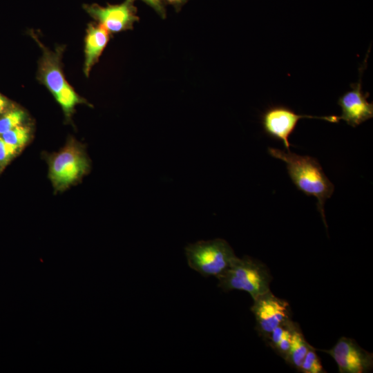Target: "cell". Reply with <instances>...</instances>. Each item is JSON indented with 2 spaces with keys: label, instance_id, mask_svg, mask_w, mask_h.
Wrapping results in <instances>:
<instances>
[{
  "label": "cell",
  "instance_id": "cell-20",
  "mask_svg": "<svg viewBox=\"0 0 373 373\" xmlns=\"http://www.w3.org/2000/svg\"><path fill=\"white\" fill-rule=\"evenodd\" d=\"M189 0H163L164 3L173 6L178 11Z\"/></svg>",
  "mask_w": 373,
  "mask_h": 373
},
{
  "label": "cell",
  "instance_id": "cell-7",
  "mask_svg": "<svg viewBox=\"0 0 373 373\" xmlns=\"http://www.w3.org/2000/svg\"><path fill=\"white\" fill-rule=\"evenodd\" d=\"M134 1L124 0L122 3L107 4L104 7L97 3L84 4L83 8L109 33H117L133 29L134 23L139 21Z\"/></svg>",
  "mask_w": 373,
  "mask_h": 373
},
{
  "label": "cell",
  "instance_id": "cell-6",
  "mask_svg": "<svg viewBox=\"0 0 373 373\" xmlns=\"http://www.w3.org/2000/svg\"><path fill=\"white\" fill-rule=\"evenodd\" d=\"M251 311L256 320L255 329L264 341L277 326L292 319L289 303L276 296L271 290L254 300Z\"/></svg>",
  "mask_w": 373,
  "mask_h": 373
},
{
  "label": "cell",
  "instance_id": "cell-5",
  "mask_svg": "<svg viewBox=\"0 0 373 373\" xmlns=\"http://www.w3.org/2000/svg\"><path fill=\"white\" fill-rule=\"evenodd\" d=\"M302 118L319 119L336 123L340 121L339 116H313L299 115L292 109L283 105L269 107L261 116V123L265 133L281 141L285 148L289 151V137L294 131L298 121Z\"/></svg>",
  "mask_w": 373,
  "mask_h": 373
},
{
  "label": "cell",
  "instance_id": "cell-8",
  "mask_svg": "<svg viewBox=\"0 0 373 373\" xmlns=\"http://www.w3.org/2000/svg\"><path fill=\"white\" fill-rule=\"evenodd\" d=\"M331 356L339 373H365L372 371L373 354L362 348L355 340L341 337L329 350L316 349Z\"/></svg>",
  "mask_w": 373,
  "mask_h": 373
},
{
  "label": "cell",
  "instance_id": "cell-2",
  "mask_svg": "<svg viewBox=\"0 0 373 373\" xmlns=\"http://www.w3.org/2000/svg\"><path fill=\"white\" fill-rule=\"evenodd\" d=\"M218 287L224 291H245L253 300L270 290L272 276L268 267L261 261L245 256L236 258L217 277Z\"/></svg>",
  "mask_w": 373,
  "mask_h": 373
},
{
  "label": "cell",
  "instance_id": "cell-4",
  "mask_svg": "<svg viewBox=\"0 0 373 373\" xmlns=\"http://www.w3.org/2000/svg\"><path fill=\"white\" fill-rule=\"evenodd\" d=\"M42 50V56L39 63L38 79L53 95L64 112L69 115L76 104L82 99L66 80L61 66V50L53 52L47 48L32 35Z\"/></svg>",
  "mask_w": 373,
  "mask_h": 373
},
{
  "label": "cell",
  "instance_id": "cell-12",
  "mask_svg": "<svg viewBox=\"0 0 373 373\" xmlns=\"http://www.w3.org/2000/svg\"><path fill=\"white\" fill-rule=\"evenodd\" d=\"M298 324L292 321H287L277 326L264 341L278 355L286 359L294 331Z\"/></svg>",
  "mask_w": 373,
  "mask_h": 373
},
{
  "label": "cell",
  "instance_id": "cell-1",
  "mask_svg": "<svg viewBox=\"0 0 373 373\" xmlns=\"http://www.w3.org/2000/svg\"><path fill=\"white\" fill-rule=\"evenodd\" d=\"M268 152L272 157L286 164L289 176L298 189L317 198L318 210L327 228L324 204L333 194L334 186L324 173L317 160L274 148H269Z\"/></svg>",
  "mask_w": 373,
  "mask_h": 373
},
{
  "label": "cell",
  "instance_id": "cell-14",
  "mask_svg": "<svg viewBox=\"0 0 373 373\" xmlns=\"http://www.w3.org/2000/svg\"><path fill=\"white\" fill-rule=\"evenodd\" d=\"M1 136L7 144L19 151L28 142L30 130L28 127L20 125L3 133Z\"/></svg>",
  "mask_w": 373,
  "mask_h": 373
},
{
  "label": "cell",
  "instance_id": "cell-15",
  "mask_svg": "<svg viewBox=\"0 0 373 373\" xmlns=\"http://www.w3.org/2000/svg\"><path fill=\"white\" fill-rule=\"evenodd\" d=\"M25 113L18 108H11L0 116V135L22 125L25 119Z\"/></svg>",
  "mask_w": 373,
  "mask_h": 373
},
{
  "label": "cell",
  "instance_id": "cell-17",
  "mask_svg": "<svg viewBox=\"0 0 373 373\" xmlns=\"http://www.w3.org/2000/svg\"><path fill=\"white\" fill-rule=\"evenodd\" d=\"M18 152V150L7 144L0 135V171L8 164Z\"/></svg>",
  "mask_w": 373,
  "mask_h": 373
},
{
  "label": "cell",
  "instance_id": "cell-16",
  "mask_svg": "<svg viewBox=\"0 0 373 373\" xmlns=\"http://www.w3.org/2000/svg\"><path fill=\"white\" fill-rule=\"evenodd\" d=\"M299 372L303 373H326L323 368L321 359L316 352V348L311 347L307 351L303 363L301 364Z\"/></svg>",
  "mask_w": 373,
  "mask_h": 373
},
{
  "label": "cell",
  "instance_id": "cell-19",
  "mask_svg": "<svg viewBox=\"0 0 373 373\" xmlns=\"http://www.w3.org/2000/svg\"><path fill=\"white\" fill-rule=\"evenodd\" d=\"M11 108H12L11 102L0 93V116Z\"/></svg>",
  "mask_w": 373,
  "mask_h": 373
},
{
  "label": "cell",
  "instance_id": "cell-9",
  "mask_svg": "<svg viewBox=\"0 0 373 373\" xmlns=\"http://www.w3.org/2000/svg\"><path fill=\"white\" fill-rule=\"evenodd\" d=\"M370 50L359 69L360 76L357 83L351 84V90L345 93L338 100L341 108V115L339 119L345 121L348 125L356 127L373 117V104L367 101L369 93L362 90L361 77L366 68L367 59Z\"/></svg>",
  "mask_w": 373,
  "mask_h": 373
},
{
  "label": "cell",
  "instance_id": "cell-10",
  "mask_svg": "<svg viewBox=\"0 0 373 373\" xmlns=\"http://www.w3.org/2000/svg\"><path fill=\"white\" fill-rule=\"evenodd\" d=\"M88 164L75 147L68 146L60 152L50 164V175L54 186L63 189L85 173Z\"/></svg>",
  "mask_w": 373,
  "mask_h": 373
},
{
  "label": "cell",
  "instance_id": "cell-3",
  "mask_svg": "<svg viewBox=\"0 0 373 373\" xmlns=\"http://www.w3.org/2000/svg\"><path fill=\"white\" fill-rule=\"evenodd\" d=\"M189 266L204 277H218L236 258L229 243L221 238L201 240L185 247Z\"/></svg>",
  "mask_w": 373,
  "mask_h": 373
},
{
  "label": "cell",
  "instance_id": "cell-18",
  "mask_svg": "<svg viewBox=\"0 0 373 373\" xmlns=\"http://www.w3.org/2000/svg\"><path fill=\"white\" fill-rule=\"evenodd\" d=\"M151 8L162 19L166 18V12L163 0H142Z\"/></svg>",
  "mask_w": 373,
  "mask_h": 373
},
{
  "label": "cell",
  "instance_id": "cell-13",
  "mask_svg": "<svg viewBox=\"0 0 373 373\" xmlns=\"http://www.w3.org/2000/svg\"><path fill=\"white\" fill-rule=\"evenodd\" d=\"M311 347L298 325L294 331L289 350L285 360L286 363L299 372L303 361Z\"/></svg>",
  "mask_w": 373,
  "mask_h": 373
},
{
  "label": "cell",
  "instance_id": "cell-11",
  "mask_svg": "<svg viewBox=\"0 0 373 373\" xmlns=\"http://www.w3.org/2000/svg\"><path fill=\"white\" fill-rule=\"evenodd\" d=\"M109 32L99 23H89L85 38L84 71L88 76L92 67L98 61L110 38Z\"/></svg>",
  "mask_w": 373,
  "mask_h": 373
}]
</instances>
